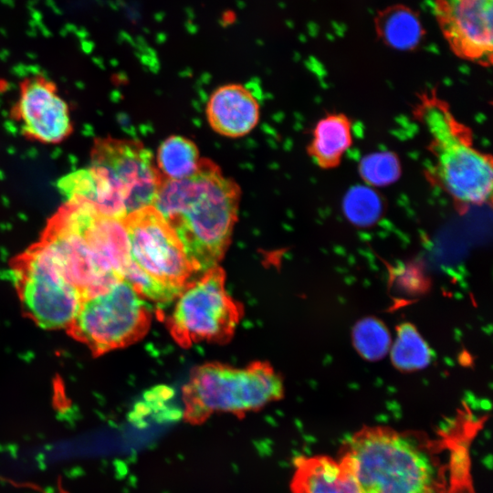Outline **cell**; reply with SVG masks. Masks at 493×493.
I'll use <instances>...</instances> for the list:
<instances>
[{
    "label": "cell",
    "instance_id": "obj_1",
    "mask_svg": "<svg viewBox=\"0 0 493 493\" xmlns=\"http://www.w3.org/2000/svg\"><path fill=\"white\" fill-rule=\"evenodd\" d=\"M241 191L212 160L202 158L192 175L163 179L152 206L180 240L194 272L217 266L237 219Z\"/></svg>",
    "mask_w": 493,
    "mask_h": 493
},
{
    "label": "cell",
    "instance_id": "obj_2",
    "mask_svg": "<svg viewBox=\"0 0 493 493\" xmlns=\"http://www.w3.org/2000/svg\"><path fill=\"white\" fill-rule=\"evenodd\" d=\"M413 116L427 136L431 160L424 173L430 184L445 193L460 215L490 206L492 156L475 146L472 130L435 89L418 95Z\"/></svg>",
    "mask_w": 493,
    "mask_h": 493
},
{
    "label": "cell",
    "instance_id": "obj_3",
    "mask_svg": "<svg viewBox=\"0 0 493 493\" xmlns=\"http://www.w3.org/2000/svg\"><path fill=\"white\" fill-rule=\"evenodd\" d=\"M338 459L360 493H445L432 443L413 431L362 427L343 443Z\"/></svg>",
    "mask_w": 493,
    "mask_h": 493
},
{
    "label": "cell",
    "instance_id": "obj_4",
    "mask_svg": "<svg viewBox=\"0 0 493 493\" xmlns=\"http://www.w3.org/2000/svg\"><path fill=\"white\" fill-rule=\"evenodd\" d=\"M163 180L142 142L108 136L94 141L89 164L60 178L57 187L65 201H84L102 216L123 220L152 205Z\"/></svg>",
    "mask_w": 493,
    "mask_h": 493
},
{
    "label": "cell",
    "instance_id": "obj_5",
    "mask_svg": "<svg viewBox=\"0 0 493 493\" xmlns=\"http://www.w3.org/2000/svg\"><path fill=\"white\" fill-rule=\"evenodd\" d=\"M283 382L267 362L246 368L218 362L194 368L183 388L184 419L201 424L215 413L236 415L257 411L283 396Z\"/></svg>",
    "mask_w": 493,
    "mask_h": 493
},
{
    "label": "cell",
    "instance_id": "obj_6",
    "mask_svg": "<svg viewBox=\"0 0 493 493\" xmlns=\"http://www.w3.org/2000/svg\"><path fill=\"white\" fill-rule=\"evenodd\" d=\"M225 281L224 270L216 266L187 283L177 297L166 324L181 347L201 341L226 343L232 338L243 308L228 295Z\"/></svg>",
    "mask_w": 493,
    "mask_h": 493
},
{
    "label": "cell",
    "instance_id": "obj_7",
    "mask_svg": "<svg viewBox=\"0 0 493 493\" xmlns=\"http://www.w3.org/2000/svg\"><path fill=\"white\" fill-rule=\"evenodd\" d=\"M152 320L149 306L124 279L85 297L71 326L75 336L102 353L142 339Z\"/></svg>",
    "mask_w": 493,
    "mask_h": 493
},
{
    "label": "cell",
    "instance_id": "obj_8",
    "mask_svg": "<svg viewBox=\"0 0 493 493\" xmlns=\"http://www.w3.org/2000/svg\"><path fill=\"white\" fill-rule=\"evenodd\" d=\"M18 293L26 314L47 330L71 328L84 299L42 241L20 263Z\"/></svg>",
    "mask_w": 493,
    "mask_h": 493
},
{
    "label": "cell",
    "instance_id": "obj_9",
    "mask_svg": "<svg viewBox=\"0 0 493 493\" xmlns=\"http://www.w3.org/2000/svg\"><path fill=\"white\" fill-rule=\"evenodd\" d=\"M88 203L67 200L50 219L42 242L56 257L65 278L83 298L102 292L122 279L104 270L92 251L83 226Z\"/></svg>",
    "mask_w": 493,
    "mask_h": 493
},
{
    "label": "cell",
    "instance_id": "obj_10",
    "mask_svg": "<svg viewBox=\"0 0 493 493\" xmlns=\"http://www.w3.org/2000/svg\"><path fill=\"white\" fill-rule=\"evenodd\" d=\"M123 222L131 261L150 278L180 294L194 271L171 226L152 205Z\"/></svg>",
    "mask_w": 493,
    "mask_h": 493
},
{
    "label": "cell",
    "instance_id": "obj_11",
    "mask_svg": "<svg viewBox=\"0 0 493 493\" xmlns=\"http://www.w3.org/2000/svg\"><path fill=\"white\" fill-rule=\"evenodd\" d=\"M434 13L457 58L483 68L492 65V0H435Z\"/></svg>",
    "mask_w": 493,
    "mask_h": 493
},
{
    "label": "cell",
    "instance_id": "obj_12",
    "mask_svg": "<svg viewBox=\"0 0 493 493\" xmlns=\"http://www.w3.org/2000/svg\"><path fill=\"white\" fill-rule=\"evenodd\" d=\"M11 116L26 137L41 143H60L73 131L68 103L60 97L56 84L40 75L20 83Z\"/></svg>",
    "mask_w": 493,
    "mask_h": 493
},
{
    "label": "cell",
    "instance_id": "obj_13",
    "mask_svg": "<svg viewBox=\"0 0 493 493\" xmlns=\"http://www.w3.org/2000/svg\"><path fill=\"white\" fill-rule=\"evenodd\" d=\"M260 107L246 86L226 84L210 96L206 116L210 127L222 136L239 138L248 134L259 121Z\"/></svg>",
    "mask_w": 493,
    "mask_h": 493
},
{
    "label": "cell",
    "instance_id": "obj_14",
    "mask_svg": "<svg viewBox=\"0 0 493 493\" xmlns=\"http://www.w3.org/2000/svg\"><path fill=\"white\" fill-rule=\"evenodd\" d=\"M83 230L100 267L122 278L131 261L123 220L102 216L88 204Z\"/></svg>",
    "mask_w": 493,
    "mask_h": 493
},
{
    "label": "cell",
    "instance_id": "obj_15",
    "mask_svg": "<svg viewBox=\"0 0 493 493\" xmlns=\"http://www.w3.org/2000/svg\"><path fill=\"white\" fill-rule=\"evenodd\" d=\"M290 490L291 493H360L341 462L322 455L295 459Z\"/></svg>",
    "mask_w": 493,
    "mask_h": 493
},
{
    "label": "cell",
    "instance_id": "obj_16",
    "mask_svg": "<svg viewBox=\"0 0 493 493\" xmlns=\"http://www.w3.org/2000/svg\"><path fill=\"white\" fill-rule=\"evenodd\" d=\"M352 142L351 120L342 112H330L313 127L307 152L318 167L331 170L341 163Z\"/></svg>",
    "mask_w": 493,
    "mask_h": 493
},
{
    "label": "cell",
    "instance_id": "obj_17",
    "mask_svg": "<svg viewBox=\"0 0 493 493\" xmlns=\"http://www.w3.org/2000/svg\"><path fill=\"white\" fill-rule=\"evenodd\" d=\"M201 159L192 140L172 135L159 145L155 163L163 179L180 180L194 173Z\"/></svg>",
    "mask_w": 493,
    "mask_h": 493
},
{
    "label": "cell",
    "instance_id": "obj_18",
    "mask_svg": "<svg viewBox=\"0 0 493 493\" xmlns=\"http://www.w3.org/2000/svg\"><path fill=\"white\" fill-rule=\"evenodd\" d=\"M376 29L387 45L398 49L415 47L423 36L418 17L404 5H394L380 13L376 18Z\"/></svg>",
    "mask_w": 493,
    "mask_h": 493
},
{
    "label": "cell",
    "instance_id": "obj_19",
    "mask_svg": "<svg viewBox=\"0 0 493 493\" xmlns=\"http://www.w3.org/2000/svg\"><path fill=\"white\" fill-rule=\"evenodd\" d=\"M389 351L393 364L404 372L424 369L431 362L427 343L416 328L407 322L396 328V338Z\"/></svg>",
    "mask_w": 493,
    "mask_h": 493
},
{
    "label": "cell",
    "instance_id": "obj_20",
    "mask_svg": "<svg viewBox=\"0 0 493 493\" xmlns=\"http://www.w3.org/2000/svg\"><path fill=\"white\" fill-rule=\"evenodd\" d=\"M352 342L363 359L374 362L381 360L389 352L392 339L388 329L380 320L367 317L354 325Z\"/></svg>",
    "mask_w": 493,
    "mask_h": 493
},
{
    "label": "cell",
    "instance_id": "obj_21",
    "mask_svg": "<svg viewBox=\"0 0 493 493\" xmlns=\"http://www.w3.org/2000/svg\"><path fill=\"white\" fill-rule=\"evenodd\" d=\"M362 179L370 185L383 186L396 181L401 173L398 158L392 152H379L363 158L359 165Z\"/></svg>",
    "mask_w": 493,
    "mask_h": 493
},
{
    "label": "cell",
    "instance_id": "obj_22",
    "mask_svg": "<svg viewBox=\"0 0 493 493\" xmlns=\"http://www.w3.org/2000/svg\"><path fill=\"white\" fill-rule=\"evenodd\" d=\"M361 195L362 201L358 197H352L353 200L345 202L344 210L348 219L359 226H369L374 224L381 216L382 206L372 193L365 190Z\"/></svg>",
    "mask_w": 493,
    "mask_h": 493
}]
</instances>
